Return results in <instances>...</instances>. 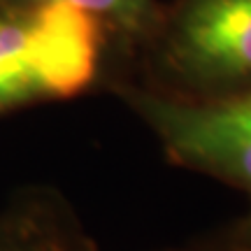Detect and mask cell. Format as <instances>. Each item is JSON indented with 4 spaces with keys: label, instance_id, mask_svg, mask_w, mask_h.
I'll use <instances>...</instances> for the list:
<instances>
[{
    "label": "cell",
    "instance_id": "cell-4",
    "mask_svg": "<svg viewBox=\"0 0 251 251\" xmlns=\"http://www.w3.org/2000/svg\"><path fill=\"white\" fill-rule=\"evenodd\" d=\"M0 251H93L75 221L56 212L0 214Z\"/></svg>",
    "mask_w": 251,
    "mask_h": 251
},
{
    "label": "cell",
    "instance_id": "cell-7",
    "mask_svg": "<svg viewBox=\"0 0 251 251\" xmlns=\"http://www.w3.org/2000/svg\"><path fill=\"white\" fill-rule=\"evenodd\" d=\"M237 226H240V228H242L244 233H247V235H249V237H251V212H249V214H247V216H244V219H242V221H240V224H237Z\"/></svg>",
    "mask_w": 251,
    "mask_h": 251
},
{
    "label": "cell",
    "instance_id": "cell-6",
    "mask_svg": "<svg viewBox=\"0 0 251 251\" xmlns=\"http://www.w3.org/2000/svg\"><path fill=\"white\" fill-rule=\"evenodd\" d=\"M170 251H251V237L235 224L221 233L207 235V237L193 240L184 247H175Z\"/></svg>",
    "mask_w": 251,
    "mask_h": 251
},
{
    "label": "cell",
    "instance_id": "cell-3",
    "mask_svg": "<svg viewBox=\"0 0 251 251\" xmlns=\"http://www.w3.org/2000/svg\"><path fill=\"white\" fill-rule=\"evenodd\" d=\"M165 61L198 96L251 91V0H179Z\"/></svg>",
    "mask_w": 251,
    "mask_h": 251
},
{
    "label": "cell",
    "instance_id": "cell-5",
    "mask_svg": "<svg viewBox=\"0 0 251 251\" xmlns=\"http://www.w3.org/2000/svg\"><path fill=\"white\" fill-rule=\"evenodd\" d=\"M14 2H42V0H14ZM86 9L100 21H109L124 30H137L149 17L151 0H65Z\"/></svg>",
    "mask_w": 251,
    "mask_h": 251
},
{
    "label": "cell",
    "instance_id": "cell-1",
    "mask_svg": "<svg viewBox=\"0 0 251 251\" xmlns=\"http://www.w3.org/2000/svg\"><path fill=\"white\" fill-rule=\"evenodd\" d=\"M100 24L65 0L0 9V114L91 86L102 54Z\"/></svg>",
    "mask_w": 251,
    "mask_h": 251
},
{
    "label": "cell",
    "instance_id": "cell-2",
    "mask_svg": "<svg viewBox=\"0 0 251 251\" xmlns=\"http://www.w3.org/2000/svg\"><path fill=\"white\" fill-rule=\"evenodd\" d=\"M128 102L172 161L251 193V91L200 98L133 93Z\"/></svg>",
    "mask_w": 251,
    "mask_h": 251
}]
</instances>
